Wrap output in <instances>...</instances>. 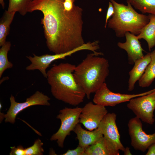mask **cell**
I'll use <instances>...</instances> for the list:
<instances>
[{
    "label": "cell",
    "mask_w": 155,
    "mask_h": 155,
    "mask_svg": "<svg viewBox=\"0 0 155 155\" xmlns=\"http://www.w3.org/2000/svg\"><path fill=\"white\" fill-rule=\"evenodd\" d=\"M64 0H32L27 12L36 10L43 15L41 20L47 46L54 54L68 52L84 44L82 9L74 4L66 11Z\"/></svg>",
    "instance_id": "obj_1"
},
{
    "label": "cell",
    "mask_w": 155,
    "mask_h": 155,
    "mask_svg": "<svg viewBox=\"0 0 155 155\" xmlns=\"http://www.w3.org/2000/svg\"><path fill=\"white\" fill-rule=\"evenodd\" d=\"M75 67L69 63L53 65L47 71L46 78L53 96L74 106L82 102L86 96L84 90L74 78L73 73Z\"/></svg>",
    "instance_id": "obj_2"
},
{
    "label": "cell",
    "mask_w": 155,
    "mask_h": 155,
    "mask_svg": "<svg viewBox=\"0 0 155 155\" xmlns=\"http://www.w3.org/2000/svg\"><path fill=\"white\" fill-rule=\"evenodd\" d=\"M101 52L88 54L76 66L73 75L76 82L84 90L87 98L95 93L105 83L109 73L108 60L99 55Z\"/></svg>",
    "instance_id": "obj_3"
},
{
    "label": "cell",
    "mask_w": 155,
    "mask_h": 155,
    "mask_svg": "<svg viewBox=\"0 0 155 155\" xmlns=\"http://www.w3.org/2000/svg\"><path fill=\"white\" fill-rule=\"evenodd\" d=\"M110 1L113 5L114 13L107 26L115 31L117 37H123L127 32L137 35L149 22L148 16L138 13L129 3H127L126 5L114 0Z\"/></svg>",
    "instance_id": "obj_4"
},
{
    "label": "cell",
    "mask_w": 155,
    "mask_h": 155,
    "mask_svg": "<svg viewBox=\"0 0 155 155\" xmlns=\"http://www.w3.org/2000/svg\"><path fill=\"white\" fill-rule=\"evenodd\" d=\"M82 108L77 107L74 108L65 107L59 111L57 118L60 119L61 124L58 131L51 137L50 140L57 141L58 146L62 148L66 137L73 131L76 125L79 123L80 115Z\"/></svg>",
    "instance_id": "obj_5"
},
{
    "label": "cell",
    "mask_w": 155,
    "mask_h": 155,
    "mask_svg": "<svg viewBox=\"0 0 155 155\" xmlns=\"http://www.w3.org/2000/svg\"><path fill=\"white\" fill-rule=\"evenodd\" d=\"M127 106L141 121L153 124L155 121V90L150 94L131 99Z\"/></svg>",
    "instance_id": "obj_6"
},
{
    "label": "cell",
    "mask_w": 155,
    "mask_h": 155,
    "mask_svg": "<svg viewBox=\"0 0 155 155\" xmlns=\"http://www.w3.org/2000/svg\"><path fill=\"white\" fill-rule=\"evenodd\" d=\"M50 98L42 92L36 91L34 94L27 98L23 102H16L14 96L11 95L10 98V106L6 114L0 113L1 119L5 118V122L14 124L17 115L20 112L29 106L35 105L50 106L49 101Z\"/></svg>",
    "instance_id": "obj_7"
},
{
    "label": "cell",
    "mask_w": 155,
    "mask_h": 155,
    "mask_svg": "<svg viewBox=\"0 0 155 155\" xmlns=\"http://www.w3.org/2000/svg\"><path fill=\"white\" fill-rule=\"evenodd\" d=\"M127 125L131 144L135 150L144 152L155 143V132L147 134L143 130L141 120L136 117L129 120Z\"/></svg>",
    "instance_id": "obj_8"
},
{
    "label": "cell",
    "mask_w": 155,
    "mask_h": 155,
    "mask_svg": "<svg viewBox=\"0 0 155 155\" xmlns=\"http://www.w3.org/2000/svg\"><path fill=\"white\" fill-rule=\"evenodd\" d=\"M155 90V88L138 94H126L114 93L108 88L104 83L95 93L93 102L95 104L105 106H114L119 104L129 102L131 99L150 94Z\"/></svg>",
    "instance_id": "obj_9"
},
{
    "label": "cell",
    "mask_w": 155,
    "mask_h": 155,
    "mask_svg": "<svg viewBox=\"0 0 155 155\" xmlns=\"http://www.w3.org/2000/svg\"><path fill=\"white\" fill-rule=\"evenodd\" d=\"M90 48L89 44L88 43H85L71 51L63 53L52 55L46 54L40 56L36 55L33 53V57L30 56L26 57L31 63L26 67V69L28 71L38 70L46 78L47 72L46 70L52 62L57 60L65 59L66 57L70 56L73 54L80 51L88 50Z\"/></svg>",
    "instance_id": "obj_10"
},
{
    "label": "cell",
    "mask_w": 155,
    "mask_h": 155,
    "mask_svg": "<svg viewBox=\"0 0 155 155\" xmlns=\"http://www.w3.org/2000/svg\"><path fill=\"white\" fill-rule=\"evenodd\" d=\"M105 106L92 102L86 104L82 108L79 123L82 124L89 131L97 129L101 121L108 113Z\"/></svg>",
    "instance_id": "obj_11"
},
{
    "label": "cell",
    "mask_w": 155,
    "mask_h": 155,
    "mask_svg": "<svg viewBox=\"0 0 155 155\" xmlns=\"http://www.w3.org/2000/svg\"><path fill=\"white\" fill-rule=\"evenodd\" d=\"M117 115L108 113L101 121L98 128L103 136L109 141L118 150L123 152L125 149L120 141V135L116 123Z\"/></svg>",
    "instance_id": "obj_12"
},
{
    "label": "cell",
    "mask_w": 155,
    "mask_h": 155,
    "mask_svg": "<svg viewBox=\"0 0 155 155\" xmlns=\"http://www.w3.org/2000/svg\"><path fill=\"white\" fill-rule=\"evenodd\" d=\"M126 41L124 42H119L117 46L125 50L127 53L129 64H134L136 60L142 58L144 56L140 42L137 36L129 32L125 33Z\"/></svg>",
    "instance_id": "obj_13"
},
{
    "label": "cell",
    "mask_w": 155,
    "mask_h": 155,
    "mask_svg": "<svg viewBox=\"0 0 155 155\" xmlns=\"http://www.w3.org/2000/svg\"><path fill=\"white\" fill-rule=\"evenodd\" d=\"M119 150L103 136L85 149V155H119Z\"/></svg>",
    "instance_id": "obj_14"
},
{
    "label": "cell",
    "mask_w": 155,
    "mask_h": 155,
    "mask_svg": "<svg viewBox=\"0 0 155 155\" xmlns=\"http://www.w3.org/2000/svg\"><path fill=\"white\" fill-rule=\"evenodd\" d=\"M150 61V53H148L142 58L135 61L133 67L129 73V91H131L134 90L135 83L143 75Z\"/></svg>",
    "instance_id": "obj_15"
},
{
    "label": "cell",
    "mask_w": 155,
    "mask_h": 155,
    "mask_svg": "<svg viewBox=\"0 0 155 155\" xmlns=\"http://www.w3.org/2000/svg\"><path fill=\"white\" fill-rule=\"evenodd\" d=\"M73 131L77 135L78 145L85 149L95 143L103 136L99 128L88 131L84 129L79 123Z\"/></svg>",
    "instance_id": "obj_16"
},
{
    "label": "cell",
    "mask_w": 155,
    "mask_h": 155,
    "mask_svg": "<svg viewBox=\"0 0 155 155\" xmlns=\"http://www.w3.org/2000/svg\"><path fill=\"white\" fill-rule=\"evenodd\" d=\"M149 22L142 30L140 34L137 36L139 39H143L147 42L149 50L155 46V15L149 14Z\"/></svg>",
    "instance_id": "obj_17"
},
{
    "label": "cell",
    "mask_w": 155,
    "mask_h": 155,
    "mask_svg": "<svg viewBox=\"0 0 155 155\" xmlns=\"http://www.w3.org/2000/svg\"><path fill=\"white\" fill-rule=\"evenodd\" d=\"M151 61L138 84L142 88L149 86L155 79V49L150 53Z\"/></svg>",
    "instance_id": "obj_18"
},
{
    "label": "cell",
    "mask_w": 155,
    "mask_h": 155,
    "mask_svg": "<svg viewBox=\"0 0 155 155\" xmlns=\"http://www.w3.org/2000/svg\"><path fill=\"white\" fill-rule=\"evenodd\" d=\"M16 12H9L5 10L0 21V46L6 42L7 36L9 33L10 26Z\"/></svg>",
    "instance_id": "obj_19"
},
{
    "label": "cell",
    "mask_w": 155,
    "mask_h": 155,
    "mask_svg": "<svg viewBox=\"0 0 155 155\" xmlns=\"http://www.w3.org/2000/svg\"><path fill=\"white\" fill-rule=\"evenodd\" d=\"M126 2L142 13L155 15V0H126Z\"/></svg>",
    "instance_id": "obj_20"
},
{
    "label": "cell",
    "mask_w": 155,
    "mask_h": 155,
    "mask_svg": "<svg viewBox=\"0 0 155 155\" xmlns=\"http://www.w3.org/2000/svg\"><path fill=\"white\" fill-rule=\"evenodd\" d=\"M11 46L10 42L6 41L0 49V78L5 70L11 69L13 64L8 61L7 54Z\"/></svg>",
    "instance_id": "obj_21"
},
{
    "label": "cell",
    "mask_w": 155,
    "mask_h": 155,
    "mask_svg": "<svg viewBox=\"0 0 155 155\" xmlns=\"http://www.w3.org/2000/svg\"><path fill=\"white\" fill-rule=\"evenodd\" d=\"M9 5L7 11L18 12L22 16H24L27 12V9L32 0H8Z\"/></svg>",
    "instance_id": "obj_22"
},
{
    "label": "cell",
    "mask_w": 155,
    "mask_h": 155,
    "mask_svg": "<svg viewBox=\"0 0 155 155\" xmlns=\"http://www.w3.org/2000/svg\"><path fill=\"white\" fill-rule=\"evenodd\" d=\"M43 143L39 139L36 140L31 146L25 148V155H42L44 150Z\"/></svg>",
    "instance_id": "obj_23"
},
{
    "label": "cell",
    "mask_w": 155,
    "mask_h": 155,
    "mask_svg": "<svg viewBox=\"0 0 155 155\" xmlns=\"http://www.w3.org/2000/svg\"><path fill=\"white\" fill-rule=\"evenodd\" d=\"M85 149L79 146L75 149L68 150L63 155H85Z\"/></svg>",
    "instance_id": "obj_24"
},
{
    "label": "cell",
    "mask_w": 155,
    "mask_h": 155,
    "mask_svg": "<svg viewBox=\"0 0 155 155\" xmlns=\"http://www.w3.org/2000/svg\"><path fill=\"white\" fill-rule=\"evenodd\" d=\"M10 148V155H25V148L21 145L17 147H11Z\"/></svg>",
    "instance_id": "obj_25"
},
{
    "label": "cell",
    "mask_w": 155,
    "mask_h": 155,
    "mask_svg": "<svg viewBox=\"0 0 155 155\" xmlns=\"http://www.w3.org/2000/svg\"><path fill=\"white\" fill-rule=\"evenodd\" d=\"M114 13V8L113 5L111 2L109 1L108 6L106 14L104 28H106L107 26V23L110 18L113 14Z\"/></svg>",
    "instance_id": "obj_26"
},
{
    "label": "cell",
    "mask_w": 155,
    "mask_h": 155,
    "mask_svg": "<svg viewBox=\"0 0 155 155\" xmlns=\"http://www.w3.org/2000/svg\"><path fill=\"white\" fill-rule=\"evenodd\" d=\"M74 1V0L64 1L63 3L64 9L67 11H71L73 7Z\"/></svg>",
    "instance_id": "obj_27"
},
{
    "label": "cell",
    "mask_w": 155,
    "mask_h": 155,
    "mask_svg": "<svg viewBox=\"0 0 155 155\" xmlns=\"http://www.w3.org/2000/svg\"><path fill=\"white\" fill-rule=\"evenodd\" d=\"M148 149L146 155H155V143L152 144Z\"/></svg>",
    "instance_id": "obj_28"
},
{
    "label": "cell",
    "mask_w": 155,
    "mask_h": 155,
    "mask_svg": "<svg viewBox=\"0 0 155 155\" xmlns=\"http://www.w3.org/2000/svg\"><path fill=\"white\" fill-rule=\"evenodd\" d=\"M124 155H132L130 150V148L128 147L125 148V149L123 151Z\"/></svg>",
    "instance_id": "obj_29"
},
{
    "label": "cell",
    "mask_w": 155,
    "mask_h": 155,
    "mask_svg": "<svg viewBox=\"0 0 155 155\" xmlns=\"http://www.w3.org/2000/svg\"><path fill=\"white\" fill-rule=\"evenodd\" d=\"M0 3L3 9H4L5 7V3L4 0H0Z\"/></svg>",
    "instance_id": "obj_30"
},
{
    "label": "cell",
    "mask_w": 155,
    "mask_h": 155,
    "mask_svg": "<svg viewBox=\"0 0 155 155\" xmlns=\"http://www.w3.org/2000/svg\"><path fill=\"white\" fill-rule=\"evenodd\" d=\"M69 0H64V1H69Z\"/></svg>",
    "instance_id": "obj_31"
}]
</instances>
